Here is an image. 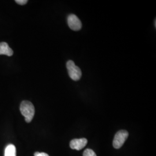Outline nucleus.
Here are the masks:
<instances>
[{"mask_svg": "<svg viewBox=\"0 0 156 156\" xmlns=\"http://www.w3.org/2000/svg\"><path fill=\"white\" fill-rule=\"evenodd\" d=\"M87 144V140L86 138L74 139L70 142V147L72 149L80 151L86 146Z\"/></svg>", "mask_w": 156, "mask_h": 156, "instance_id": "nucleus-5", "label": "nucleus"}, {"mask_svg": "<svg viewBox=\"0 0 156 156\" xmlns=\"http://www.w3.org/2000/svg\"><path fill=\"white\" fill-rule=\"evenodd\" d=\"M13 54V51L11 48L6 42L0 43V55H4L8 56H12Z\"/></svg>", "mask_w": 156, "mask_h": 156, "instance_id": "nucleus-6", "label": "nucleus"}, {"mask_svg": "<svg viewBox=\"0 0 156 156\" xmlns=\"http://www.w3.org/2000/svg\"><path fill=\"white\" fill-rule=\"evenodd\" d=\"M34 156H49L47 153H39L38 151H37L34 153Z\"/></svg>", "mask_w": 156, "mask_h": 156, "instance_id": "nucleus-10", "label": "nucleus"}, {"mask_svg": "<svg viewBox=\"0 0 156 156\" xmlns=\"http://www.w3.org/2000/svg\"><path fill=\"white\" fill-rule=\"evenodd\" d=\"M68 75L74 81H78L82 77V71L79 67L76 66L73 60L68 61L66 64Z\"/></svg>", "mask_w": 156, "mask_h": 156, "instance_id": "nucleus-2", "label": "nucleus"}, {"mask_svg": "<svg viewBox=\"0 0 156 156\" xmlns=\"http://www.w3.org/2000/svg\"><path fill=\"white\" fill-rule=\"evenodd\" d=\"M128 131L126 130H120L117 132L114 137L113 141V146L115 149H120L122 147L125 141L128 138Z\"/></svg>", "mask_w": 156, "mask_h": 156, "instance_id": "nucleus-3", "label": "nucleus"}, {"mask_svg": "<svg viewBox=\"0 0 156 156\" xmlns=\"http://www.w3.org/2000/svg\"><path fill=\"white\" fill-rule=\"evenodd\" d=\"M67 23L69 27L73 31H79L82 27V24L80 19L73 14H71L68 16Z\"/></svg>", "mask_w": 156, "mask_h": 156, "instance_id": "nucleus-4", "label": "nucleus"}, {"mask_svg": "<svg viewBox=\"0 0 156 156\" xmlns=\"http://www.w3.org/2000/svg\"><path fill=\"white\" fill-rule=\"evenodd\" d=\"M83 156H97L94 151L90 149H87L84 151Z\"/></svg>", "mask_w": 156, "mask_h": 156, "instance_id": "nucleus-8", "label": "nucleus"}, {"mask_svg": "<svg viewBox=\"0 0 156 156\" xmlns=\"http://www.w3.org/2000/svg\"><path fill=\"white\" fill-rule=\"evenodd\" d=\"M154 27H155V28L156 27V20H154Z\"/></svg>", "mask_w": 156, "mask_h": 156, "instance_id": "nucleus-11", "label": "nucleus"}, {"mask_svg": "<svg viewBox=\"0 0 156 156\" xmlns=\"http://www.w3.org/2000/svg\"><path fill=\"white\" fill-rule=\"evenodd\" d=\"M15 2H16L17 4L21 5H25L27 3L28 1L27 0H16Z\"/></svg>", "mask_w": 156, "mask_h": 156, "instance_id": "nucleus-9", "label": "nucleus"}, {"mask_svg": "<svg viewBox=\"0 0 156 156\" xmlns=\"http://www.w3.org/2000/svg\"><path fill=\"white\" fill-rule=\"evenodd\" d=\"M4 156H16V149L15 145L10 144L6 147Z\"/></svg>", "mask_w": 156, "mask_h": 156, "instance_id": "nucleus-7", "label": "nucleus"}, {"mask_svg": "<svg viewBox=\"0 0 156 156\" xmlns=\"http://www.w3.org/2000/svg\"><path fill=\"white\" fill-rule=\"evenodd\" d=\"M20 111L27 123H30L33 119L35 115V108L33 104L28 101H23L22 102Z\"/></svg>", "mask_w": 156, "mask_h": 156, "instance_id": "nucleus-1", "label": "nucleus"}]
</instances>
